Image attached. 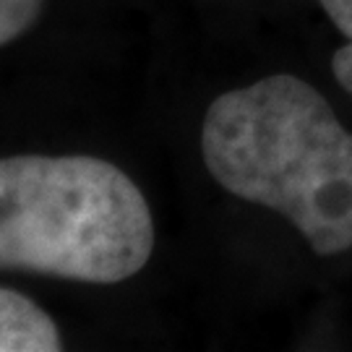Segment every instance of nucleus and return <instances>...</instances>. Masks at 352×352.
Here are the masks:
<instances>
[{"instance_id":"2","label":"nucleus","mask_w":352,"mask_h":352,"mask_svg":"<svg viewBox=\"0 0 352 352\" xmlns=\"http://www.w3.org/2000/svg\"><path fill=\"white\" fill-rule=\"evenodd\" d=\"M154 251L144 193L107 160L19 154L0 160V272L115 285Z\"/></svg>"},{"instance_id":"4","label":"nucleus","mask_w":352,"mask_h":352,"mask_svg":"<svg viewBox=\"0 0 352 352\" xmlns=\"http://www.w3.org/2000/svg\"><path fill=\"white\" fill-rule=\"evenodd\" d=\"M321 8L327 11L331 24L347 37V45H342L331 58V71L340 87L352 94V0H321Z\"/></svg>"},{"instance_id":"3","label":"nucleus","mask_w":352,"mask_h":352,"mask_svg":"<svg viewBox=\"0 0 352 352\" xmlns=\"http://www.w3.org/2000/svg\"><path fill=\"white\" fill-rule=\"evenodd\" d=\"M60 331L34 300L0 287V352H58Z\"/></svg>"},{"instance_id":"1","label":"nucleus","mask_w":352,"mask_h":352,"mask_svg":"<svg viewBox=\"0 0 352 352\" xmlns=\"http://www.w3.org/2000/svg\"><path fill=\"white\" fill-rule=\"evenodd\" d=\"M201 154L222 188L279 212L318 256L352 248V133L302 78L274 74L219 94Z\"/></svg>"},{"instance_id":"5","label":"nucleus","mask_w":352,"mask_h":352,"mask_svg":"<svg viewBox=\"0 0 352 352\" xmlns=\"http://www.w3.org/2000/svg\"><path fill=\"white\" fill-rule=\"evenodd\" d=\"M45 0H0V47L26 34L39 21Z\"/></svg>"}]
</instances>
